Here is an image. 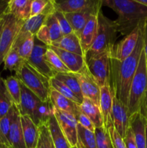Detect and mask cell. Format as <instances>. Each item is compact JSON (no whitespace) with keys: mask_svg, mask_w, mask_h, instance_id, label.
Instances as JSON below:
<instances>
[{"mask_svg":"<svg viewBox=\"0 0 147 148\" xmlns=\"http://www.w3.org/2000/svg\"><path fill=\"white\" fill-rule=\"evenodd\" d=\"M142 25L138 43L133 53L122 62L110 59V88L113 96L127 107L130 88L144 49Z\"/></svg>","mask_w":147,"mask_h":148,"instance_id":"1","label":"cell"},{"mask_svg":"<svg viewBox=\"0 0 147 148\" xmlns=\"http://www.w3.org/2000/svg\"><path fill=\"white\" fill-rule=\"evenodd\" d=\"M102 5L112 9L118 14L115 20L118 33L126 36L147 20V7L136 0H102Z\"/></svg>","mask_w":147,"mask_h":148,"instance_id":"2","label":"cell"},{"mask_svg":"<svg viewBox=\"0 0 147 148\" xmlns=\"http://www.w3.org/2000/svg\"><path fill=\"white\" fill-rule=\"evenodd\" d=\"M97 20L96 37L84 57L111 51L115 44L118 28L115 20L113 21L105 17L101 10L97 14Z\"/></svg>","mask_w":147,"mask_h":148,"instance_id":"3","label":"cell"},{"mask_svg":"<svg viewBox=\"0 0 147 148\" xmlns=\"http://www.w3.org/2000/svg\"><path fill=\"white\" fill-rule=\"evenodd\" d=\"M147 91V66L146 56L143 49L140 57L137 70L132 80L128 96V116L135 113L139 112L142 100Z\"/></svg>","mask_w":147,"mask_h":148,"instance_id":"4","label":"cell"},{"mask_svg":"<svg viewBox=\"0 0 147 148\" xmlns=\"http://www.w3.org/2000/svg\"><path fill=\"white\" fill-rule=\"evenodd\" d=\"M19 80L35 94L41 101L50 100L49 80L33 69L26 61L15 72Z\"/></svg>","mask_w":147,"mask_h":148,"instance_id":"5","label":"cell"},{"mask_svg":"<svg viewBox=\"0 0 147 148\" xmlns=\"http://www.w3.org/2000/svg\"><path fill=\"white\" fill-rule=\"evenodd\" d=\"M110 52L84 57L86 68L99 88L110 85Z\"/></svg>","mask_w":147,"mask_h":148,"instance_id":"6","label":"cell"},{"mask_svg":"<svg viewBox=\"0 0 147 148\" xmlns=\"http://www.w3.org/2000/svg\"><path fill=\"white\" fill-rule=\"evenodd\" d=\"M4 26L0 36V66L4 62L6 55L12 47L24 23V21L18 20L10 14H4Z\"/></svg>","mask_w":147,"mask_h":148,"instance_id":"7","label":"cell"},{"mask_svg":"<svg viewBox=\"0 0 147 148\" xmlns=\"http://www.w3.org/2000/svg\"><path fill=\"white\" fill-rule=\"evenodd\" d=\"M56 11L63 14L89 12L97 15L102 7V0H53Z\"/></svg>","mask_w":147,"mask_h":148,"instance_id":"8","label":"cell"},{"mask_svg":"<svg viewBox=\"0 0 147 148\" xmlns=\"http://www.w3.org/2000/svg\"><path fill=\"white\" fill-rule=\"evenodd\" d=\"M48 46L45 45L35 36L34 47L30 57L26 62L37 72L48 79L54 77L56 72L52 69L46 59V53Z\"/></svg>","mask_w":147,"mask_h":148,"instance_id":"9","label":"cell"},{"mask_svg":"<svg viewBox=\"0 0 147 148\" xmlns=\"http://www.w3.org/2000/svg\"><path fill=\"white\" fill-rule=\"evenodd\" d=\"M144 23L140 24V25L133 30L130 34L125 36L124 38L117 44L114 45L110 52V59L122 62L133 53L138 43L141 26Z\"/></svg>","mask_w":147,"mask_h":148,"instance_id":"10","label":"cell"},{"mask_svg":"<svg viewBox=\"0 0 147 148\" xmlns=\"http://www.w3.org/2000/svg\"><path fill=\"white\" fill-rule=\"evenodd\" d=\"M74 75L79 82L84 98H89L99 106L100 88L94 80L93 77L86 68V64L80 72L74 73Z\"/></svg>","mask_w":147,"mask_h":148,"instance_id":"11","label":"cell"},{"mask_svg":"<svg viewBox=\"0 0 147 148\" xmlns=\"http://www.w3.org/2000/svg\"><path fill=\"white\" fill-rule=\"evenodd\" d=\"M54 116L57 120L61 130L66 137L71 147H76L78 122L76 118L71 114L63 112L56 108Z\"/></svg>","mask_w":147,"mask_h":148,"instance_id":"12","label":"cell"},{"mask_svg":"<svg viewBox=\"0 0 147 148\" xmlns=\"http://www.w3.org/2000/svg\"><path fill=\"white\" fill-rule=\"evenodd\" d=\"M111 120L113 124L114 128L124 139L127 131L130 127L128 108L115 96H113L112 98Z\"/></svg>","mask_w":147,"mask_h":148,"instance_id":"13","label":"cell"},{"mask_svg":"<svg viewBox=\"0 0 147 148\" xmlns=\"http://www.w3.org/2000/svg\"><path fill=\"white\" fill-rule=\"evenodd\" d=\"M9 148H27L23 137L20 114L14 104V114L8 137Z\"/></svg>","mask_w":147,"mask_h":148,"instance_id":"14","label":"cell"},{"mask_svg":"<svg viewBox=\"0 0 147 148\" xmlns=\"http://www.w3.org/2000/svg\"><path fill=\"white\" fill-rule=\"evenodd\" d=\"M48 47H50L59 56L65 66L71 73H77L80 72L85 66L84 56L58 49L53 46Z\"/></svg>","mask_w":147,"mask_h":148,"instance_id":"15","label":"cell"},{"mask_svg":"<svg viewBox=\"0 0 147 148\" xmlns=\"http://www.w3.org/2000/svg\"><path fill=\"white\" fill-rule=\"evenodd\" d=\"M20 85H21L20 104L17 108L20 111V116H27L31 119L37 104L41 101L35 94L33 93L27 87L24 86L21 82Z\"/></svg>","mask_w":147,"mask_h":148,"instance_id":"16","label":"cell"},{"mask_svg":"<svg viewBox=\"0 0 147 148\" xmlns=\"http://www.w3.org/2000/svg\"><path fill=\"white\" fill-rule=\"evenodd\" d=\"M50 100L56 109L71 114L75 118L80 111L79 104L65 98L51 88H50Z\"/></svg>","mask_w":147,"mask_h":148,"instance_id":"17","label":"cell"},{"mask_svg":"<svg viewBox=\"0 0 147 148\" xmlns=\"http://www.w3.org/2000/svg\"><path fill=\"white\" fill-rule=\"evenodd\" d=\"M137 148H146V121L140 112L135 113L129 118Z\"/></svg>","mask_w":147,"mask_h":148,"instance_id":"18","label":"cell"},{"mask_svg":"<svg viewBox=\"0 0 147 148\" xmlns=\"http://www.w3.org/2000/svg\"><path fill=\"white\" fill-rule=\"evenodd\" d=\"M97 15H92L79 36V40L84 53V56L89 50L95 40L97 30Z\"/></svg>","mask_w":147,"mask_h":148,"instance_id":"19","label":"cell"},{"mask_svg":"<svg viewBox=\"0 0 147 148\" xmlns=\"http://www.w3.org/2000/svg\"><path fill=\"white\" fill-rule=\"evenodd\" d=\"M23 137L27 148H36L38 142L39 129L27 116H20Z\"/></svg>","mask_w":147,"mask_h":148,"instance_id":"20","label":"cell"},{"mask_svg":"<svg viewBox=\"0 0 147 148\" xmlns=\"http://www.w3.org/2000/svg\"><path fill=\"white\" fill-rule=\"evenodd\" d=\"M35 36L29 32L22 31L17 35L13 46L17 48L20 57L27 61L30 57L34 47Z\"/></svg>","mask_w":147,"mask_h":148,"instance_id":"21","label":"cell"},{"mask_svg":"<svg viewBox=\"0 0 147 148\" xmlns=\"http://www.w3.org/2000/svg\"><path fill=\"white\" fill-rule=\"evenodd\" d=\"M112 95L110 85L107 84L100 88V97H99V109L102 114L104 126H108L111 119V111L112 106Z\"/></svg>","mask_w":147,"mask_h":148,"instance_id":"22","label":"cell"},{"mask_svg":"<svg viewBox=\"0 0 147 148\" xmlns=\"http://www.w3.org/2000/svg\"><path fill=\"white\" fill-rule=\"evenodd\" d=\"M33 0H10L6 14H10L17 19L26 21L30 17Z\"/></svg>","mask_w":147,"mask_h":148,"instance_id":"23","label":"cell"},{"mask_svg":"<svg viewBox=\"0 0 147 148\" xmlns=\"http://www.w3.org/2000/svg\"><path fill=\"white\" fill-rule=\"evenodd\" d=\"M55 107L50 100L47 101H40L37 104L31 119L34 124L39 127L46 124L48 120L54 116Z\"/></svg>","mask_w":147,"mask_h":148,"instance_id":"24","label":"cell"},{"mask_svg":"<svg viewBox=\"0 0 147 148\" xmlns=\"http://www.w3.org/2000/svg\"><path fill=\"white\" fill-rule=\"evenodd\" d=\"M79 109L91 120L95 128L105 127L99 107L90 99L84 98L83 101L79 105Z\"/></svg>","mask_w":147,"mask_h":148,"instance_id":"25","label":"cell"},{"mask_svg":"<svg viewBox=\"0 0 147 148\" xmlns=\"http://www.w3.org/2000/svg\"><path fill=\"white\" fill-rule=\"evenodd\" d=\"M51 46L84 56L79 38L74 33L63 36V38L59 41L52 43Z\"/></svg>","mask_w":147,"mask_h":148,"instance_id":"26","label":"cell"},{"mask_svg":"<svg viewBox=\"0 0 147 148\" xmlns=\"http://www.w3.org/2000/svg\"><path fill=\"white\" fill-rule=\"evenodd\" d=\"M46 126L50 133L55 148H72L61 130L55 116L48 120Z\"/></svg>","mask_w":147,"mask_h":148,"instance_id":"27","label":"cell"},{"mask_svg":"<svg viewBox=\"0 0 147 148\" xmlns=\"http://www.w3.org/2000/svg\"><path fill=\"white\" fill-rule=\"evenodd\" d=\"M64 15L66 20L69 21L74 33L79 38L82 30L86 25L91 16L95 14H92L89 12H81L68 13V14H64Z\"/></svg>","mask_w":147,"mask_h":148,"instance_id":"28","label":"cell"},{"mask_svg":"<svg viewBox=\"0 0 147 148\" xmlns=\"http://www.w3.org/2000/svg\"><path fill=\"white\" fill-rule=\"evenodd\" d=\"M54 77L60 82H61L63 84H64L67 88H69L82 102L83 101L84 97L82 93V91H81L79 83L74 73H71V72H59V73L56 74Z\"/></svg>","mask_w":147,"mask_h":148,"instance_id":"29","label":"cell"},{"mask_svg":"<svg viewBox=\"0 0 147 148\" xmlns=\"http://www.w3.org/2000/svg\"><path fill=\"white\" fill-rule=\"evenodd\" d=\"M77 148H97L95 132L77 125Z\"/></svg>","mask_w":147,"mask_h":148,"instance_id":"30","label":"cell"},{"mask_svg":"<svg viewBox=\"0 0 147 148\" xmlns=\"http://www.w3.org/2000/svg\"><path fill=\"white\" fill-rule=\"evenodd\" d=\"M14 101L5 83V79L0 77V119L4 117L14 105Z\"/></svg>","mask_w":147,"mask_h":148,"instance_id":"31","label":"cell"},{"mask_svg":"<svg viewBox=\"0 0 147 148\" xmlns=\"http://www.w3.org/2000/svg\"><path fill=\"white\" fill-rule=\"evenodd\" d=\"M24 60L20 57L17 48L12 46L4 59V69L10 72H17L24 64Z\"/></svg>","mask_w":147,"mask_h":148,"instance_id":"32","label":"cell"},{"mask_svg":"<svg viewBox=\"0 0 147 148\" xmlns=\"http://www.w3.org/2000/svg\"><path fill=\"white\" fill-rule=\"evenodd\" d=\"M14 104L10 108L9 112L0 119V144L7 145L9 147V132L11 127L12 121L13 114H14Z\"/></svg>","mask_w":147,"mask_h":148,"instance_id":"33","label":"cell"},{"mask_svg":"<svg viewBox=\"0 0 147 148\" xmlns=\"http://www.w3.org/2000/svg\"><path fill=\"white\" fill-rule=\"evenodd\" d=\"M47 17L48 16L43 14L30 17L28 20L24 21L21 30L24 32H29L32 35L35 36L40 27L44 25Z\"/></svg>","mask_w":147,"mask_h":148,"instance_id":"34","label":"cell"},{"mask_svg":"<svg viewBox=\"0 0 147 148\" xmlns=\"http://www.w3.org/2000/svg\"><path fill=\"white\" fill-rule=\"evenodd\" d=\"M5 83L9 92L12 98L14 103L17 106V107H18L20 104L21 97L20 81L16 76H10L5 79Z\"/></svg>","mask_w":147,"mask_h":148,"instance_id":"35","label":"cell"},{"mask_svg":"<svg viewBox=\"0 0 147 148\" xmlns=\"http://www.w3.org/2000/svg\"><path fill=\"white\" fill-rule=\"evenodd\" d=\"M49 85H50V88L56 90L65 98L71 100L79 105L82 103V101L76 96V95L69 88H67L64 84L56 79L55 77H52L51 79H49Z\"/></svg>","mask_w":147,"mask_h":148,"instance_id":"36","label":"cell"},{"mask_svg":"<svg viewBox=\"0 0 147 148\" xmlns=\"http://www.w3.org/2000/svg\"><path fill=\"white\" fill-rule=\"evenodd\" d=\"M46 59L52 69L55 71L56 73L70 72L69 69L63 63L61 59L59 58V56L50 47H48L47 51H46Z\"/></svg>","mask_w":147,"mask_h":148,"instance_id":"37","label":"cell"},{"mask_svg":"<svg viewBox=\"0 0 147 148\" xmlns=\"http://www.w3.org/2000/svg\"><path fill=\"white\" fill-rule=\"evenodd\" d=\"M44 24L48 28L52 43L59 41L60 39L63 38V36L62 34L60 26H59L57 19L55 17L54 14L48 16L46 17Z\"/></svg>","mask_w":147,"mask_h":148,"instance_id":"38","label":"cell"},{"mask_svg":"<svg viewBox=\"0 0 147 148\" xmlns=\"http://www.w3.org/2000/svg\"><path fill=\"white\" fill-rule=\"evenodd\" d=\"M95 139L97 148H113L110 136L105 127L95 128Z\"/></svg>","mask_w":147,"mask_h":148,"instance_id":"39","label":"cell"},{"mask_svg":"<svg viewBox=\"0 0 147 148\" xmlns=\"http://www.w3.org/2000/svg\"><path fill=\"white\" fill-rule=\"evenodd\" d=\"M39 129V139L36 148H55L51 135L46 124L41 125Z\"/></svg>","mask_w":147,"mask_h":148,"instance_id":"40","label":"cell"},{"mask_svg":"<svg viewBox=\"0 0 147 148\" xmlns=\"http://www.w3.org/2000/svg\"><path fill=\"white\" fill-rule=\"evenodd\" d=\"M106 128L108 129V131L109 132L113 148H127L123 138L118 134V132L114 128L113 124H112L111 119L109 121V122H108V124L106 127Z\"/></svg>","mask_w":147,"mask_h":148,"instance_id":"41","label":"cell"},{"mask_svg":"<svg viewBox=\"0 0 147 148\" xmlns=\"http://www.w3.org/2000/svg\"><path fill=\"white\" fill-rule=\"evenodd\" d=\"M54 15L57 19L58 23H59L61 30L62 34H63V36L74 33L69 21L66 20L63 13H62L61 12L56 11V12L54 13Z\"/></svg>","mask_w":147,"mask_h":148,"instance_id":"42","label":"cell"},{"mask_svg":"<svg viewBox=\"0 0 147 148\" xmlns=\"http://www.w3.org/2000/svg\"><path fill=\"white\" fill-rule=\"evenodd\" d=\"M35 37L37 38V40H39L40 42L44 43L47 46H51L52 41L51 38H50V33H49L48 28L45 24L40 27V30H38V32L36 34Z\"/></svg>","mask_w":147,"mask_h":148,"instance_id":"43","label":"cell"},{"mask_svg":"<svg viewBox=\"0 0 147 148\" xmlns=\"http://www.w3.org/2000/svg\"><path fill=\"white\" fill-rule=\"evenodd\" d=\"M48 2V0H33L31 3L30 17L42 14Z\"/></svg>","mask_w":147,"mask_h":148,"instance_id":"44","label":"cell"},{"mask_svg":"<svg viewBox=\"0 0 147 148\" xmlns=\"http://www.w3.org/2000/svg\"><path fill=\"white\" fill-rule=\"evenodd\" d=\"M76 121H77L78 124H80L82 127L89 130V131L95 132V125L93 124V123L91 121V120L89 119L85 114H84L83 113L81 112V111H79L78 115L76 116Z\"/></svg>","mask_w":147,"mask_h":148,"instance_id":"45","label":"cell"},{"mask_svg":"<svg viewBox=\"0 0 147 148\" xmlns=\"http://www.w3.org/2000/svg\"><path fill=\"white\" fill-rule=\"evenodd\" d=\"M124 142L125 143L127 148H137L136 144L135 142V138H134L133 133L131 127H129L127 131L125 137H124Z\"/></svg>","mask_w":147,"mask_h":148,"instance_id":"46","label":"cell"},{"mask_svg":"<svg viewBox=\"0 0 147 148\" xmlns=\"http://www.w3.org/2000/svg\"><path fill=\"white\" fill-rule=\"evenodd\" d=\"M139 112L144 117V119H145L147 122V91L146 92L145 95H144V98L142 100V102L141 103Z\"/></svg>","mask_w":147,"mask_h":148,"instance_id":"47","label":"cell"},{"mask_svg":"<svg viewBox=\"0 0 147 148\" xmlns=\"http://www.w3.org/2000/svg\"><path fill=\"white\" fill-rule=\"evenodd\" d=\"M143 34H144V51L145 53L146 62L147 66V20L145 22L143 29Z\"/></svg>","mask_w":147,"mask_h":148,"instance_id":"48","label":"cell"},{"mask_svg":"<svg viewBox=\"0 0 147 148\" xmlns=\"http://www.w3.org/2000/svg\"><path fill=\"white\" fill-rule=\"evenodd\" d=\"M9 1L7 0H0V18L6 14L8 8Z\"/></svg>","mask_w":147,"mask_h":148,"instance_id":"49","label":"cell"},{"mask_svg":"<svg viewBox=\"0 0 147 148\" xmlns=\"http://www.w3.org/2000/svg\"><path fill=\"white\" fill-rule=\"evenodd\" d=\"M4 16H3L2 17L0 18V36H1V30H2L3 26H4Z\"/></svg>","mask_w":147,"mask_h":148,"instance_id":"50","label":"cell"},{"mask_svg":"<svg viewBox=\"0 0 147 148\" xmlns=\"http://www.w3.org/2000/svg\"><path fill=\"white\" fill-rule=\"evenodd\" d=\"M146 148H147V122L146 124Z\"/></svg>","mask_w":147,"mask_h":148,"instance_id":"51","label":"cell"},{"mask_svg":"<svg viewBox=\"0 0 147 148\" xmlns=\"http://www.w3.org/2000/svg\"><path fill=\"white\" fill-rule=\"evenodd\" d=\"M0 148H9V147H7V145H5L0 144Z\"/></svg>","mask_w":147,"mask_h":148,"instance_id":"52","label":"cell"},{"mask_svg":"<svg viewBox=\"0 0 147 148\" xmlns=\"http://www.w3.org/2000/svg\"><path fill=\"white\" fill-rule=\"evenodd\" d=\"M72 148H77L76 147H72Z\"/></svg>","mask_w":147,"mask_h":148,"instance_id":"53","label":"cell"}]
</instances>
